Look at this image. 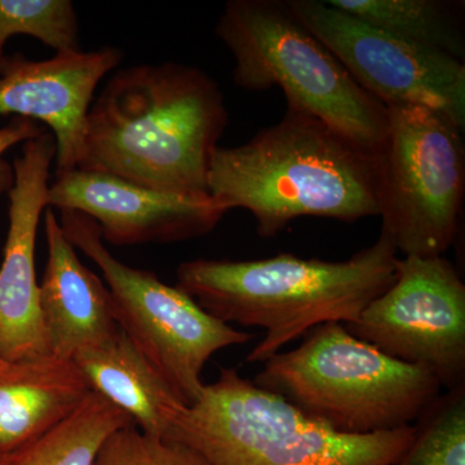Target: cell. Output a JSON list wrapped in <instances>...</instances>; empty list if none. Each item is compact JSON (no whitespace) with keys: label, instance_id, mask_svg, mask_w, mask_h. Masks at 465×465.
I'll return each mask as SVG.
<instances>
[{"label":"cell","instance_id":"1","mask_svg":"<svg viewBox=\"0 0 465 465\" xmlns=\"http://www.w3.org/2000/svg\"><path fill=\"white\" fill-rule=\"evenodd\" d=\"M228 124L224 94L179 63L116 70L94 97L78 168L183 194H208L211 159Z\"/></svg>","mask_w":465,"mask_h":465},{"label":"cell","instance_id":"2","mask_svg":"<svg viewBox=\"0 0 465 465\" xmlns=\"http://www.w3.org/2000/svg\"><path fill=\"white\" fill-rule=\"evenodd\" d=\"M207 188L228 213L250 211L264 238L299 217L354 223L379 216L378 153L287 105L249 142L215 150Z\"/></svg>","mask_w":465,"mask_h":465},{"label":"cell","instance_id":"3","mask_svg":"<svg viewBox=\"0 0 465 465\" xmlns=\"http://www.w3.org/2000/svg\"><path fill=\"white\" fill-rule=\"evenodd\" d=\"M387 235L344 262L292 253L229 262L192 260L177 268L179 289L224 323L262 327L249 362H265L321 324L354 322L396 280L399 255Z\"/></svg>","mask_w":465,"mask_h":465},{"label":"cell","instance_id":"4","mask_svg":"<svg viewBox=\"0 0 465 465\" xmlns=\"http://www.w3.org/2000/svg\"><path fill=\"white\" fill-rule=\"evenodd\" d=\"M415 432L412 425L338 432L224 367L193 405L180 410L166 439L195 450L211 465H394Z\"/></svg>","mask_w":465,"mask_h":465},{"label":"cell","instance_id":"5","mask_svg":"<svg viewBox=\"0 0 465 465\" xmlns=\"http://www.w3.org/2000/svg\"><path fill=\"white\" fill-rule=\"evenodd\" d=\"M338 432L411 425L439 400V379L361 341L344 324H321L292 351L266 360L253 381Z\"/></svg>","mask_w":465,"mask_h":465},{"label":"cell","instance_id":"6","mask_svg":"<svg viewBox=\"0 0 465 465\" xmlns=\"http://www.w3.org/2000/svg\"><path fill=\"white\" fill-rule=\"evenodd\" d=\"M216 34L234 58L232 79L238 87L280 88L287 105L379 152L387 134V106L354 81L287 0H231Z\"/></svg>","mask_w":465,"mask_h":465},{"label":"cell","instance_id":"7","mask_svg":"<svg viewBox=\"0 0 465 465\" xmlns=\"http://www.w3.org/2000/svg\"><path fill=\"white\" fill-rule=\"evenodd\" d=\"M60 225L73 244L94 262L112 295L122 331L154 366L183 405L201 396L202 372L210 358L252 335L211 316L177 286L152 272L115 258L104 243L99 225L75 211H60Z\"/></svg>","mask_w":465,"mask_h":465},{"label":"cell","instance_id":"8","mask_svg":"<svg viewBox=\"0 0 465 465\" xmlns=\"http://www.w3.org/2000/svg\"><path fill=\"white\" fill-rule=\"evenodd\" d=\"M387 109L378 152L381 232L405 256H443L457 237L463 206V130L425 106Z\"/></svg>","mask_w":465,"mask_h":465},{"label":"cell","instance_id":"9","mask_svg":"<svg viewBox=\"0 0 465 465\" xmlns=\"http://www.w3.org/2000/svg\"><path fill=\"white\" fill-rule=\"evenodd\" d=\"M344 326L382 353L432 372L442 387L463 385L465 286L443 256L399 258L390 289Z\"/></svg>","mask_w":465,"mask_h":465},{"label":"cell","instance_id":"10","mask_svg":"<svg viewBox=\"0 0 465 465\" xmlns=\"http://www.w3.org/2000/svg\"><path fill=\"white\" fill-rule=\"evenodd\" d=\"M287 5L376 100L385 106L436 110L464 130L463 61L382 32L326 0H287Z\"/></svg>","mask_w":465,"mask_h":465},{"label":"cell","instance_id":"11","mask_svg":"<svg viewBox=\"0 0 465 465\" xmlns=\"http://www.w3.org/2000/svg\"><path fill=\"white\" fill-rule=\"evenodd\" d=\"M48 207L90 217L103 241L115 246L193 240L213 232L228 213L210 194L159 191L81 168L56 174Z\"/></svg>","mask_w":465,"mask_h":465},{"label":"cell","instance_id":"12","mask_svg":"<svg viewBox=\"0 0 465 465\" xmlns=\"http://www.w3.org/2000/svg\"><path fill=\"white\" fill-rule=\"evenodd\" d=\"M56 143L48 131L24 143L15 159L9 194V226L0 266V358L48 356L36 280L35 247L39 223L48 208L51 166Z\"/></svg>","mask_w":465,"mask_h":465},{"label":"cell","instance_id":"13","mask_svg":"<svg viewBox=\"0 0 465 465\" xmlns=\"http://www.w3.org/2000/svg\"><path fill=\"white\" fill-rule=\"evenodd\" d=\"M122 61L124 52L116 47L58 52L45 61L14 54L0 75V115L47 124L56 143V174L75 170L84 155L94 92Z\"/></svg>","mask_w":465,"mask_h":465},{"label":"cell","instance_id":"14","mask_svg":"<svg viewBox=\"0 0 465 465\" xmlns=\"http://www.w3.org/2000/svg\"><path fill=\"white\" fill-rule=\"evenodd\" d=\"M47 265L41 313L51 356L70 360L121 331L108 286L87 268L67 240L54 210L45 213Z\"/></svg>","mask_w":465,"mask_h":465},{"label":"cell","instance_id":"15","mask_svg":"<svg viewBox=\"0 0 465 465\" xmlns=\"http://www.w3.org/2000/svg\"><path fill=\"white\" fill-rule=\"evenodd\" d=\"M90 385L70 360L0 358V454L14 455L73 414Z\"/></svg>","mask_w":465,"mask_h":465},{"label":"cell","instance_id":"16","mask_svg":"<svg viewBox=\"0 0 465 465\" xmlns=\"http://www.w3.org/2000/svg\"><path fill=\"white\" fill-rule=\"evenodd\" d=\"M92 391L121 409L142 432L166 437L183 401L124 331L72 358Z\"/></svg>","mask_w":465,"mask_h":465},{"label":"cell","instance_id":"17","mask_svg":"<svg viewBox=\"0 0 465 465\" xmlns=\"http://www.w3.org/2000/svg\"><path fill=\"white\" fill-rule=\"evenodd\" d=\"M403 41L464 60V34L458 5L442 0H326Z\"/></svg>","mask_w":465,"mask_h":465},{"label":"cell","instance_id":"18","mask_svg":"<svg viewBox=\"0 0 465 465\" xmlns=\"http://www.w3.org/2000/svg\"><path fill=\"white\" fill-rule=\"evenodd\" d=\"M133 419L96 391L73 414L9 457L8 465H94L101 449Z\"/></svg>","mask_w":465,"mask_h":465},{"label":"cell","instance_id":"19","mask_svg":"<svg viewBox=\"0 0 465 465\" xmlns=\"http://www.w3.org/2000/svg\"><path fill=\"white\" fill-rule=\"evenodd\" d=\"M17 35L38 39L58 52L79 51V25L69 0H0V75L11 56L5 45Z\"/></svg>","mask_w":465,"mask_h":465},{"label":"cell","instance_id":"20","mask_svg":"<svg viewBox=\"0 0 465 465\" xmlns=\"http://www.w3.org/2000/svg\"><path fill=\"white\" fill-rule=\"evenodd\" d=\"M414 440L394 465H465L464 387L439 399Z\"/></svg>","mask_w":465,"mask_h":465},{"label":"cell","instance_id":"21","mask_svg":"<svg viewBox=\"0 0 465 465\" xmlns=\"http://www.w3.org/2000/svg\"><path fill=\"white\" fill-rule=\"evenodd\" d=\"M94 465H211L200 452L166 437L150 436L136 425L116 430Z\"/></svg>","mask_w":465,"mask_h":465},{"label":"cell","instance_id":"22","mask_svg":"<svg viewBox=\"0 0 465 465\" xmlns=\"http://www.w3.org/2000/svg\"><path fill=\"white\" fill-rule=\"evenodd\" d=\"M45 133L41 125L30 119L16 118L5 127L0 128V194L11 191L15 182L14 167L7 163L3 155L17 143L36 139Z\"/></svg>","mask_w":465,"mask_h":465},{"label":"cell","instance_id":"23","mask_svg":"<svg viewBox=\"0 0 465 465\" xmlns=\"http://www.w3.org/2000/svg\"><path fill=\"white\" fill-rule=\"evenodd\" d=\"M9 457H11V455H2V454H0V465H8V463H9Z\"/></svg>","mask_w":465,"mask_h":465}]
</instances>
